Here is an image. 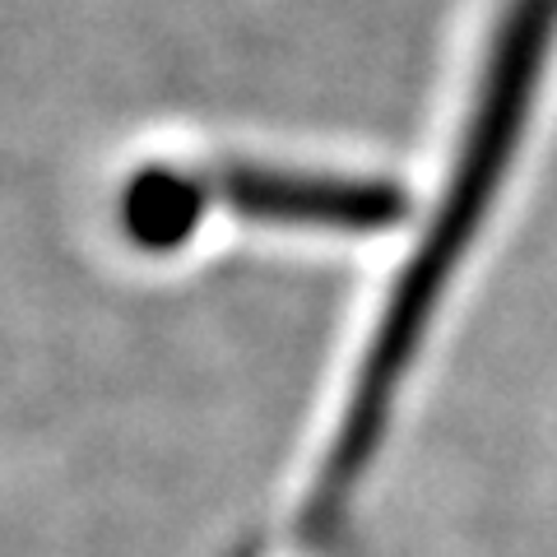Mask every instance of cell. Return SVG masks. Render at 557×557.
<instances>
[{"instance_id": "2", "label": "cell", "mask_w": 557, "mask_h": 557, "mask_svg": "<svg viewBox=\"0 0 557 557\" xmlns=\"http://www.w3.org/2000/svg\"><path fill=\"white\" fill-rule=\"evenodd\" d=\"M205 182L200 168H177V163H153L139 168L126 182L121 196V228L149 256H168L182 242L196 237L200 214H205Z\"/></svg>"}, {"instance_id": "1", "label": "cell", "mask_w": 557, "mask_h": 557, "mask_svg": "<svg viewBox=\"0 0 557 557\" xmlns=\"http://www.w3.org/2000/svg\"><path fill=\"white\" fill-rule=\"evenodd\" d=\"M205 196L228 205L237 219L302 233H376L405 214V196L386 182L335 177V172L274 168L251 159H223L200 168Z\"/></svg>"}]
</instances>
